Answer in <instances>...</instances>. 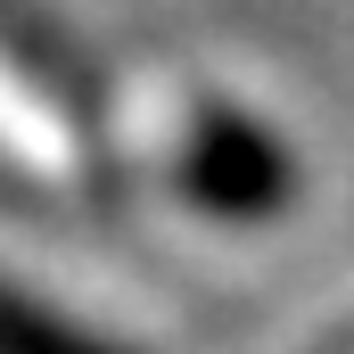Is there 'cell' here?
<instances>
[{"label":"cell","instance_id":"cell-1","mask_svg":"<svg viewBox=\"0 0 354 354\" xmlns=\"http://www.w3.org/2000/svg\"><path fill=\"white\" fill-rule=\"evenodd\" d=\"M181 198L214 223H264L297 198V157L272 140L248 107H198L189 132H181V157H174Z\"/></svg>","mask_w":354,"mask_h":354},{"label":"cell","instance_id":"cell-2","mask_svg":"<svg viewBox=\"0 0 354 354\" xmlns=\"http://www.w3.org/2000/svg\"><path fill=\"white\" fill-rule=\"evenodd\" d=\"M0 66L17 83H33L83 140L107 132V66L75 41V25L50 0H0Z\"/></svg>","mask_w":354,"mask_h":354},{"label":"cell","instance_id":"cell-3","mask_svg":"<svg viewBox=\"0 0 354 354\" xmlns=\"http://www.w3.org/2000/svg\"><path fill=\"white\" fill-rule=\"evenodd\" d=\"M0 354H132V346L99 338L83 322H66L58 305H41V297H25V288L0 280Z\"/></svg>","mask_w":354,"mask_h":354},{"label":"cell","instance_id":"cell-4","mask_svg":"<svg viewBox=\"0 0 354 354\" xmlns=\"http://www.w3.org/2000/svg\"><path fill=\"white\" fill-rule=\"evenodd\" d=\"M0 206H25V181L8 174V165H0Z\"/></svg>","mask_w":354,"mask_h":354}]
</instances>
